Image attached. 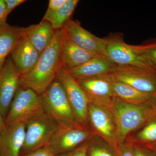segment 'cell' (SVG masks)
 <instances>
[{
	"label": "cell",
	"mask_w": 156,
	"mask_h": 156,
	"mask_svg": "<svg viewBox=\"0 0 156 156\" xmlns=\"http://www.w3.org/2000/svg\"><path fill=\"white\" fill-rule=\"evenodd\" d=\"M11 58L19 73L24 75L30 72L38 60L40 54L23 35L11 53Z\"/></svg>",
	"instance_id": "obj_16"
},
{
	"label": "cell",
	"mask_w": 156,
	"mask_h": 156,
	"mask_svg": "<svg viewBox=\"0 0 156 156\" xmlns=\"http://www.w3.org/2000/svg\"><path fill=\"white\" fill-rule=\"evenodd\" d=\"M5 127L6 124L5 119L0 112V134Z\"/></svg>",
	"instance_id": "obj_32"
},
{
	"label": "cell",
	"mask_w": 156,
	"mask_h": 156,
	"mask_svg": "<svg viewBox=\"0 0 156 156\" xmlns=\"http://www.w3.org/2000/svg\"><path fill=\"white\" fill-rule=\"evenodd\" d=\"M154 115L156 118V103L155 105L154 108Z\"/></svg>",
	"instance_id": "obj_34"
},
{
	"label": "cell",
	"mask_w": 156,
	"mask_h": 156,
	"mask_svg": "<svg viewBox=\"0 0 156 156\" xmlns=\"http://www.w3.org/2000/svg\"><path fill=\"white\" fill-rule=\"evenodd\" d=\"M25 132L23 123L6 126L0 134V156H20Z\"/></svg>",
	"instance_id": "obj_17"
},
{
	"label": "cell",
	"mask_w": 156,
	"mask_h": 156,
	"mask_svg": "<svg viewBox=\"0 0 156 156\" xmlns=\"http://www.w3.org/2000/svg\"><path fill=\"white\" fill-rule=\"evenodd\" d=\"M156 99L140 105L128 103L114 97L110 109L117 127L118 145L126 142L128 136L138 131L154 115Z\"/></svg>",
	"instance_id": "obj_2"
},
{
	"label": "cell",
	"mask_w": 156,
	"mask_h": 156,
	"mask_svg": "<svg viewBox=\"0 0 156 156\" xmlns=\"http://www.w3.org/2000/svg\"><path fill=\"white\" fill-rule=\"evenodd\" d=\"M50 23L42 20L39 24L23 28V35L41 54L52 42L55 33Z\"/></svg>",
	"instance_id": "obj_18"
},
{
	"label": "cell",
	"mask_w": 156,
	"mask_h": 156,
	"mask_svg": "<svg viewBox=\"0 0 156 156\" xmlns=\"http://www.w3.org/2000/svg\"><path fill=\"white\" fill-rule=\"evenodd\" d=\"M20 78L12 58L8 57L0 73V112L5 119L19 88Z\"/></svg>",
	"instance_id": "obj_12"
},
{
	"label": "cell",
	"mask_w": 156,
	"mask_h": 156,
	"mask_svg": "<svg viewBox=\"0 0 156 156\" xmlns=\"http://www.w3.org/2000/svg\"><path fill=\"white\" fill-rule=\"evenodd\" d=\"M62 29L69 38L80 48L95 55L107 57V39L94 35L71 19Z\"/></svg>",
	"instance_id": "obj_11"
},
{
	"label": "cell",
	"mask_w": 156,
	"mask_h": 156,
	"mask_svg": "<svg viewBox=\"0 0 156 156\" xmlns=\"http://www.w3.org/2000/svg\"><path fill=\"white\" fill-rule=\"evenodd\" d=\"M66 1L67 0H50L46 13L48 14L57 11L64 5Z\"/></svg>",
	"instance_id": "obj_29"
},
{
	"label": "cell",
	"mask_w": 156,
	"mask_h": 156,
	"mask_svg": "<svg viewBox=\"0 0 156 156\" xmlns=\"http://www.w3.org/2000/svg\"><path fill=\"white\" fill-rule=\"evenodd\" d=\"M107 39V57L115 64L119 66H134L149 69L134 52L131 45L124 42L122 35H114Z\"/></svg>",
	"instance_id": "obj_13"
},
{
	"label": "cell",
	"mask_w": 156,
	"mask_h": 156,
	"mask_svg": "<svg viewBox=\"0 0 156 156\" xmlns=\"http://www.w3.org/2000/svg\"><path fill=\"white\" fill-rule=\"evenodd\" d=\"M41 96L44 112L58 126H81L77 122L63 86L57 79Z\"/></svg>",
	"instance_id": "obj_3"
},
{
	"label": "cell",
	"mask_w": 156,
	"mask_h": 156,
	"mask_svg": "<svg viewBox=\"0 0 156 156\" xmlns=\"http://www.w3.org/2000/svg\"><path fill=\"white\" fill-rule=\"evenodd\" d=\"M131 48L149 68L156 72V37Z\"/></svg>",
	"instance_id": "obj_23"
},
{
	"label": "cell",
	"mask_w": 156,
	"mask_h": 156,
	"mask_svg": "<svg viewBox=\"0 0 156 156\" xmlns=\"http://www.w3.org/2000/svg\"><path fill=\"white\" fill-rule=\"evenodd\" d=\"M62 29L55 31L52 42L40 55L30 72L20 76L19 88L30 89L41 95L57 78L61 69L60 47Z\"/></svg>",
	"instance_id": "obj_1"
},
{
	"label": "cell",
	"mask_w": 156,
	"mask_h": 156,
	"mask_svg": "<svg viewBox=\"0 0 156 156\" xmlns=\"http://www.w3.org/2000/svg\"><path fill=\"white\" fill-rule=\"evenodd\" d=\"M23 28L7 23L0 26V73L7 57L22 37Z\"/></svg>",
	"instance_id": "obj_19"
},
{
	"label": "cell",
	"mask_w": 156,
	"mask_h": 156,
	"mask_svg": "<svg viewBox=\"0 0 156 156\" xmlns=\"http://www.w3.org/2000/svg\"><path fill=\"white\" fill-rule=\"evenodd\" d=\"M126 142L143 146L156 144V117L154 115L141 129L128 136Z\"/></svg>",
	"instance_id": "obj_22"
},
{
	"label": "cell",
	"mask_w": 156,
	"mask_h": 156,
	"mask_svg": "<svg viewBox=\"0 0 156 156\" xmlns=\"http://www.w3.org/2000/svg\"><path fill=\"white\" fill-rule=\"evenodd\" d=\"M117 155V156H133L131 144L128 142L119 144Z\"/></svg>",
	"instance_id": "obj_28"
},
{
	"label": "cell",
	"mask_w": 156,
	"mask_h": 156,
	"mask_svg": "<svg viewBox=\"0 0 156 156\" xmlns=\"http://www.w3.org/2000/svg\"><path fill=\"white\" fill-rule=\"evenodd\" d=\"M58 127L57 122L45 112L30 120L26 125L20 155L48 146Z\"/></svg>",
	"instance_id": "obj_5"
},
{
	"label": "cell",
	"mask_w": 156,
	"mask_h": 156,
	"mask_svg": "<svg viewBox=\"0 0 156 156\" xmlns=\"http://www.w3.org/2000/svg\"><path fill=\"white\" fill-rule=\"evenodd\" d=\"M117 66L106 56H97L78 67L65 70L76 80L110 74Z\"/></svg>",
	"instance_id": "obj_15"
},
{
	"label": "cell",
	"mask_w": 156,
	"mask_h": 156,
	"mask_svg": "<svg viewBox=\"0 0 156 156\" xmlns=\"http://www.w3.org/2000/svg\"><path fill=\"white\" fill-rule=\"evenodd\" d=\"M144 147H145L151 150L152 151H153L156 153V144H152V145L146 146Z\"/></svg>",
	"instance_id": "obj_33"
},
{
	"label": "cell",
	"mask_w": 156,
	"mask_h": 156,
	"mask_svg": "<svg viewBox=\"0 0 156 156\" xmlns=\"http://www.w3.org/2000/svg\"><path fill=\"white\" fill-rule=\"evenodd\" d=\"M80 1L67 0L61 8L52 13H46L42 20L50 23L55 30L63 28L65 24L69 20Z\"/></svg>",
	"instance_id": "obj_21"
},
{
	"label": "cell",
	"mask_w": 156,
	"mask_h": 156,
	"mask_svg": "<svg viewBox=\"0 0 156 156\" xmlns=\"http://www.w3.org/2000/svg\"><path fill=\"white\" fill-rule=\"evenodd\" d=\"M44 112L41 95L31 89L18 88L5 119L6 126L16 123L26 125Z\"/></svg>",
	"instance_id": "obj_4"
},
{
	"label": "cell",
	"mask_w": 156,
	"mask_h": 156,
	"mask_svg": "<svg viewBox=\"0 0 156 156\" xmlns=\"http://www.w3.org/2000/svg\"><path fill=\"white\" fill-rule=\"evenodd\" d=\"M56 79L64 88L77 122L83 127L90 129L88 118L89 102L85 92L77 81L62 69Z\"/></svg>",
	"instance_id": "obj_8"
},
{
	"label": "cell",
	"mask_w": 156,
	"mask_h": 156,
	"mask_svg": "<svg viewBox=\"0 0 156 156\" xmlns=\"http://www.w3.org/2000/svg\"><path fill=\"white\" fill-rule=\"evenodd\" d=\"M130 144L131 146L133 156H156V153L145 147Z\"/></svg>",
	"instance_id": "obj_25"
},
{
	"label": "cell",
	"mask_w": 156,
	"mask_h": 156,
	"mask_svg": "<svg viewBox=\"0 0 156 156\" xmlns=\"http://www.w3.org/2000/svg\"><path fill=\"white\" fill-rule=\"evenodd\" d=\"M6 10L8 14H10L11 11L17 6L21 5L22 3L25 2V0H4Z\"/></svg>",
	"instance_id": "obj_30"
},
{
	"label": "cell",
	"mask_w": 156,
	"mask_h": 156,
	"mask_svg": "<svg viewBox=\"0 0 156 156\" xmlns=\"http://www.w3.org/2000/svg\"><path fill=\"white\" fill-rule=\"evenodd\" d=\"M112 89L114 97L132 104H142L155 99L154 94L139 91L127 84L115 80L114 78Z\"/></svg>",
	"instance_id": "obj_20"
},
{
	"label": "cell",
	"mask_w": 156,
	"mask_h": 156,
	"mask_svg": "<svg viewBox=\"0 0 156 156\" xmlns=\"http://www.w3.org/2000/svg\"><path fill=\"white\" fill-rule=\"evenodd\" d=\"M8 15L4 0H0V26L7 23L6 20Z\"/></svg>",
	"instance_id": "obj_31"
},
{
	"label": "cell",
	"mask_w": 156,
	"mask_h": 156,
	"mask_svg": "<svg viewBox=\"0 0 156 156\" xmlns=\"http://www.w3.org/2000/svg\"><path fill=\"white\" fill-rule=\"evenodd\" d=\"M60 47L61 69L64 70L75 68L98 55L82 49L72 41L63 29Z\"/></svg>",
	"instance_id": "obj_14"
},
{
	"label": "cell",
	"mask_w": 156,
	"mask_h": 156,
	"mask_svg": "<svg viewBox=\"0 0 156 156\" xmlns=\"http://www.w3.org/2000/svg\"><path fill=\"white\" fill-rule=\"evenodd\" d=\"M112 74L76 80L87 95L89 103L110 108L114 96Z\"/></svg>",
	"instance_id": "obj_10"
},
{
	"label": "cell",
	"mask_w": 156,
	"mask_h": 156,
	"mask_svg": "<svg viewBox=\"0 0 156 156\" xmlns=\"http://www.w3.org/2000/svg\"><path fill=\"white\" fill-rule=\"evenodd\" d=\"M88 140L73 150L65 153L56 155L55 156H88L87 153Z\"/></svg>",
	"instance_id": "obj_26"
},
{
	"label": "cell",
	"mask_w": 156,
	"mask_h": 156,
	"mask_svg": "<svg viewBox=\"0 0 156 156\" xmlns=\"http://www.w3.org/2000/svg\"><path fill=\"white\" fill-rule=\"evenodd\" d=\"M154 95L155 98V99H156V92L155 93H154Z\"/></svg>",
	"instance_id": "obj_35"
},
{
	"label": "cell",
	"mask_w": 156,
	"mask_h": 156,
	"mask_svg": "<svg viewBox=\"0 0 156 156\" xmlns=\"http://www.w3.org/2000/svg\"><path fill=\"white\" fill-rule=\"evenodd\" d=\"M49 146L39 149L37 150L24 154L20 156H55Z\"/></svg>",
	"instance_id": "obj_27"
},
{
	"label": "cell",
	"mask_w": 156,
	"mask_h": 156,
	"mask_svg": "<svg viewBox=\"0 0 156 156\" xmlns=\"http://www.w3.org/2000/svg\"><path fill=\"white\" fill-rule=\"evenodd\" d=\"M112 74L115 80L139 91L152 94L156 92V72L149 69L117 66Z\"/></svg>",
	"instance_id": "obj_9"
},
{
	"label": "cell",
	"mask_w": 156,
	"mask_h": 156,
	"mask_svg": "<svg viewBox=\"0 0 156 156\" xmlns=\"http://www.w3.org/2000/svg\"><path fill=\"white\" fill-rule=\"evenodd\" d=\"M88 118L91 131L107 143L117 155V127L110 108L89 103Z\"/></svg>",
	"instance_id": "obj_6"
},
{
	"label": "cell",
	"mask_w": 156,
	"mask_h": 156,
	"mask_svg": "<svg viewBox=\"0 0 156 156\" xmlns=\"http://www.w3.org/2000/svg\"><path fill=\"white\" fill-rule=\"evenodd\" d=\"M87 153L88 156H117L112 147L95 134L88 140Z\"/></svg>",
	"instance_id": "obj_24"
},
{
	"label": "cell",
	"mask_w": 156,
	"mask_h": 156,
	"mask_svg": "<svg viewBox=\"0 0 156 156\" xmlns=\"http://www.w3.org/2000/svg\"><path fill=\"white\" fill-rule=\"evenodd\" d=\"M94 134L90 129L80 125L58 126L48 146L55 155L76 148Z\"/></svg>",
	"instance_id": "obj_7"
}]
</instances>
